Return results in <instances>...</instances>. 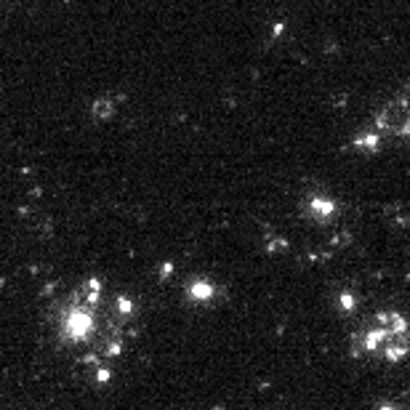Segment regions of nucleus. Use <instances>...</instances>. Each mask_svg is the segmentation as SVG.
I'll return each instance as SVG.
<instances>
[{"label":"nucleus","mask_w":410,"mask_h":410,"mask_svg":"<svg viewBox=\"0 0 410 410\" xmlns=\"http://www.w3.org/2000/svg\"><path fill=\"white\" fill-rule=\"evenodd\" d=\"M101 301H104L101 280L99 277L86 280V285L62 307V314L56 320L59 341L67 346H88L96 341L101 325Z\"/></svg>","instance_id":"obj_1"},{"label":"nucleus","mask_w":410,"mask_h":410,"mask_svg":"<svg viewBox=\"0 0 410 410\" xmlns=\"http://www.w3.org/2000/svg\"><path fill=\"white\" fill-rule=\"evenodd\" d=\"M354 346L362 354H378L386 362L397 365L410 357L407 320L397 312H381L360 336H354Z\"/></svg>","instance_id":"obj_2"},{"label":"nucleus","mask_w":410,"mask_h":410,"mask_svg":"<svg viewBox=\"0 0 410 410\" xmlns=\"http://www.w3.org/2000/svg\"><path fill=\"white\" fill-rule=\"evenodd\" d=\"M186 296L195 304H210L216 298V285L210 283V280H192V283L186 285Z\"/></svg>","instance_id":"obj_3"},{"label":"nucleus","mask_w":410,"mask_h":410,"mask_svg":"<svg viewBox=\"0 0 410 410\" xmlns=\"http://www.w3.org/2000/svg\"><path fill=\"white\" fill-rule=\"evenodd\" d=\"M333 213H336V203L333 200H327V197H322V195H317V197H312V200H309V216L325 221V218H331Z\"/></svg>","instance_id":"obj_4"},{"label":"nucleus","mask_w":410,"mask_h":410,"mask_svg":"<svg viewBox=\"0 0 410 410\" xmlns=\"http://www.w3.org/2000/svg\"><path fill=\"white\" fill-rule=\"evenodd\" d=\"M354 147L357 149H368V152H373L378 147V133H362V136H357L354 139Z\"/></svg>","instance_id":"obj_5"},{"label":"nucleus","mask_w":410,"mask_h":410,"mask_svg":"<svg viewBox=\"0 0 410 410\" xmlns=\"http://www.w3.org/2000/svg\"><path fill=\"white\" fill-rule=\"evenodd\" d=\"M112 112H115V107H112V101H96V115H99V117H104V115H107V117H110Z\"/></svg>","instance_id":"obj_6"},{"label":"nucleus","mask_w":410,"mask_h":410,"mask_svg":"<svg viewBox=\"0 0 410 410\" xmlns=\"http://www.w3.org/2000/svg\"><path fill=\"white\" fill-rule=\"evenodd\" d=\"M341 309H346V312L354 309V296L351 293H341Z\"/></svg>","instance_id":"obj_7"},{"label":"nucleus","mask_w":410,"mask_h":410,"mask_svg":"<svg viewBox=\"0 0 410 410\" xmlns=\"http://www.w3.org/2000/svg\"><path fill=\"white\" fill-rule=\"evenodd\" d=\"M378 410H400V407H397V405H389V402H381Z\"/></svg>","instance_id":"obj_8"},{"label":"nucleus","mask_w":410,"mask_h":410,"mask_svg":"<svg viewBox=\"0 0 410 410\" xmlns=\"http://www.w3.org/2000/svg\"><path fill=\"white\" fill-rule=\"evenodd\" d=\"M400 133H405V136H410V120H407V123H405V125L400 128Z\"/></svg>","instance_id":"obj_9"}]
</instances>
